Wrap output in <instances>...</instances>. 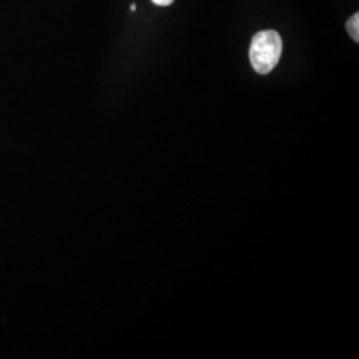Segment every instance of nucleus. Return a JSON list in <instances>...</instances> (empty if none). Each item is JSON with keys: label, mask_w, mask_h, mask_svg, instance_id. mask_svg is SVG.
Segmentation results:
<instances>
[{"label": "nucleus", "mask_w": 359, "mask_h": 359, "mask_svg": "<svg viewBox=\"0 0 359 359\" xmlns=\"http://www.w3.org/2000/svg\"><path fill=\"white\" fill-rule=\"evenodd\" d=\"M283 55V39L277 31H259L252 39L249 57L253 69L259 75H268L278 65Z\"/></svg>", "instance_id": "obj_1"}, {"label": "nucleus", "mask_w": 359, "mask_h": 359, "mask_svg": "<svg viewBox=\"0 0 359 359\" xmlns=\"http://www.w3.org/2000/svg\"><path fill=\"white\" fill-rule=\"evenodd\" d=\"M347 31L354 41H359V13H354L346 23Z\"/></svg>", "instance_id": "obj_2"}, {"label": "nucleus", "mask_w": 359, "mask_h": 359, "mask_svg": "<svg viewBox=\"0 0 359 359\" xmlns=\"http://www.w3.org/2000/svg\"><path fill=\"white\" fill-rule=\"evenodd\" d=\"M154 4H157V6H169V4H172L175 0H152Z\"/></svg>", "instance_id": "obj_3"}]
</instances>
